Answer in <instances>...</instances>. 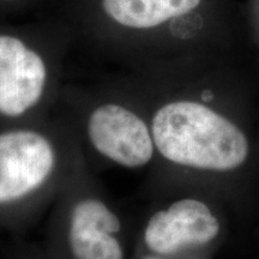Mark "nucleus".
<instances>
[{"label":"nucleus","instance_id":"nucleus-6","mask_svg":"<svg viewBox=\"0 0 259 259\" xmlns=\"http://www.w3.org/2000/svg\"><path fill=\"white\" fill-rule=\"evenodd\" d=\"M138 226L141 244L157 255H173L208 245L221 229L211 208L194 197H183L153 210Z\"/></svg>","mask_w":259,"mask_h":259},{"label":"nucleus","instance_id":"nucleus-3","mask_svg":"<svg viewBox=\"0 0 259 259\" xmlns=\"http://www.w3.org/2000/svg\"><path fill=\"white\" fill-rule=\"evenodd\" d=\"M48 213L51 240L69 259H126L132 220L93 173L85 154Z\"/></svg>","mask_w":259,"mask_h":259},{"label":"nucleus","instance_id":"nucleus-8","mask_svg":"<svg viewBox=\"0 0 259 259\" xmlns=\"http://www.w3.org/2000/svg\"><path fill=\"white\" fill-rule=\"evenodd\" d=\"M141 259H158V258H155V257H151V255H147V257H142Z\"/></svg>","mask_w":259,"mask_h":259},{"label":"nucleus","instance_id":"nucleus-5","mask_svg":"<svg viewBox=\"0 0 259 259\" xmlns=\"http://www.w3.org/2000/svg\"><path fill=\"white\" fill-rule=\"evenodd\" d=\"M54 77L48 56L38 47L0 34V119L9 126L50 115Z\"/></svg>","mask_w":259,"mask_h":259},{"label":"nucleus","instance_id":"nucleus-7","mask_svg":"<svg viewBox=\"0 0 259 259\" xmlns=\"http://www.w3.org/2000/svg\"><path fill=\"white\" fill-rule=\"evenodd\" d=\"M202 0H101L103 14L126 30H149L198 8Z\"/></svg>","mask_w":259,"mask_h":259},{"label":"nucleus","instance_id":"nucleus-1","mask_svg":"<svg viewBox=\"0 0 259 259\" xmlns=\"http://www.w3.org/2000/svg\"><path fill=\"white\" fill-rule=\"evenodd\" d=\"M84 151L66 114L0 131V212L16 225L50 212Z\"/></svg>","mask_w":259,"mask_h":259},{"label":"nucleus","instance_id":"nucleus-2","mask_svg":"<svg viewBox=\"0 0 259 259\" xmlns=\"http://www.w3.org/2000/svg\"><path fill=\"white\" fill-rule=\"evenodd\" d=\"M147 112L156 158L168 164L222 173L240 167L248 156L241 130L202 101L170 100Z\"/></svg>","mask_w":259,"mask_h":259},{"label":"nucleus","instance_id":"nucleus-4","mask_svg":"<svg viewBox=\"0 0 259 259\" xmlns=\"http://www.w3.org/2000/svg\"><path fill=\"white\" fill-rule=\"evenodd\" d=\"M72 122L87 160L126 170L150 166L156 158L147 108L134 96H100L71 103Z\"/></svg>","mask_w":259,"mask_h":259}]
</instances>
